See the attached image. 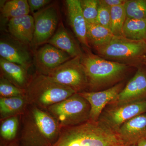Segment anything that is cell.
<instances>
[{
  "mask_svg": "<svg viewBox=\"0 0 146 146\" xmlns=\"http://www.w3.org/2000/svg\"><path fill=\"white\" fill-rule=\"evenodd\" d=\"M117 132L100 121L64 127L52 146H123Z\"/></svg>",
  "mask_w": 146,
  "mask_h": 146,
  "instance_id": "6da1fadb",
  "label": "cell"
},
{
  "mask_svg": "<svg viewBox=\"0 0 146 146\" xmlns=\"http://www.w3.org/2000/svg\"><path fill=\"white\" fill-rule=\"evenodd\" d=\"M81 56L90 92L105 90L122 82L130 70L128 65L106 60L84 48Z\"/></svg>",
  "mask_w": 146,
  "mask_h": 146,
  "instance_id": "7a4b0ae2",
  "label": "cell"
},
{
  "mask_svg": "<svg viewBox=\"0 0 146 146\" xmlns=\"http://www.w3.org/2000/svg\"><path fill=\"white\" fill-rule=\"evenodd\" d=\"M60 125L50 113L37 107L32 109L24 125L21 146H52L60 134Z\"/></svg>",
  "mask_w": 146,
  "mask_h": 146,
  "instance_id": "3957f363",
  "label": "cell"
},
{
  "mask_svg": "<svg viewBox=\"0 0 146 146\" xmlns=\"http://www.w3.org/2000/svg\"><path fill=\"white\" fill-rule=\"evenodd\" d=\"M96 50L98 55L104 59L132 68H137L145 63V40H131L123 35L114 36L107 45Z\"/></svg>",
  "mask_w": 146,
  "mask_h": 146,
  "instance_id": "277c9868",
  "label": "cell"
},
{
  "mask_svg": "<svg viewBox=\"0 0 146 146\" xmlns=\"http://www.w3.org/2000/svg\"><path fill=\"white\" fill-rule=\"evenodd\" d=\"M25 90L27 100L40 108H48L76 93L70 87L56 82L48 76L42 74L33 77Z\"/></svg>",
  "mask_w": 146,
  "mask_h": 146,
  "instance_id": "5b68a950",
  "label": "cell"
},
{
  "mask_svg": "<svg viewBox=\"0 0 146 146\" xmlns=\"http://www.w3.org/2000/svg\"><path fill=\"white\" fill-rule=\"evenodd\" d=\"M47 108L60 126L64 127L78 125L89 119L90 104L78 93Z\"/></svg>",
  "mask_w": 146,
  "mask_h": 146,
  "instance_id": "8992f818",
  "label": "cell"
},
{
  "mask_svg": "<svg viewBox=\"0 0 146 146\" xmlns=\"http://www.w3.org/2000/svg\"><path fill=\"white\" fill-rule=\"evenodd\" d=\"M48 76L58 83L70 87L76 93L88 88V78L81 56L73 58L55 68Z\"/></svg>",
  "mask_w": 146,
  "mask_h": 146,
  "instance_id": "52a82bcc",
  "label": "cell"
},
{
  "mask_svg": "<svg viewBox=\"0 0 146 146\" xmlns=\"http://www.w3.org/2000/svg\"><path fill=\"white\" fill-rule=\"evenodd\" d=\"M106 107L99 121L117 132L126 122L146 112V100L117 105H108Z\"/></svg>",
  "mask_w": 146,
  "mask_h": 146,
  "instance_id": "ba28073f",
  "label": "cell"
},
{
  "mask_svg": "<svg viewBox=\"0 0 146 146\" xmlns=\"http://www.w3.org/2000/svg\"><path fill=\"white\" fill-rule=\"evenodd\" d=\"M35 31L32 44L35 46L46 44L58 28L59 15L56 7L46 6L33 13Z\"/></svg>",
  "mask_w": 146,
  "mask_h": 146,
  "instance_id": "9c48e42d",
  "label": "cell"
},
{
  "mask_svg": "<svg viewBox=\"0 0 146 146\" xmlns=\"http://www.w3.org/2000/svg\"><path fill=\"white\" fill-rule=\"evenodd\" d=\"M137 69L133 77L108 105H117L146 100V67L144 65Z\"/></svg>",
  "mask_w": 146,
  "mask_h": 146,
  "instance_id": "30bf717a",
  "label": "cell"
},
{
  "mask_svg": "<svg viewBox=\"0 0 146 146\" xmlns=\"http://www.w3.org/2000/svg\"><path fill=\"white\" fill-rule=\"evenodd\" d=\"M123 82L105 90L95 92L84 91L78 93L90 105V121H97L107 105L115 100L124 87Z\"/></svg>",
  "mask_w": 146,
  "mask_h": 146,
  "instance_id": "8fae6325",
  "label": "cell"
},
{
  "mask_svg": "<svg viewBox=\"0 0 146 146\" xmlns=\"http://www.w3.org/2000/svg\"><path fill=\"white\" fill-rule=\"evenodd\" d=\"M72 58L67 53L47 44L35 53L33 63L41 74L47 76L50 72Z\"/></svg>",
  "mask_w": 146,
  "mask_h": 146,
  "instance_id": "7c38bea8",
  "label": "cell"
},
{
  "mask_svg": "<svg viewBox=\"0 0 146 146\" xmlns=\"http://www.w3.org/2000/svg\"><path fill=\"white\" fill-rule=\"evenodd\" d=\"M69 24L79 42L84 48H90L87 38V23L84 16L80 0L65 1Z\"/></svg>",
  "mask_w": 146,
  "mask_h": 146,
  "instance_id": "4fadbf2b",
  "label": "cell"
},
{
  "mask_svg": "<svg viewBox=\"0 0 146 146\" xmlns=\"http://www.w3.org/2000/svg\"><path fill=\"white\" fill-rule=\"evenodd\" d=\"M117 133L123 145H137L138 141L146 138V112L123 124Z\"/></svg>",
  "mask_w": 146,
  "mask_h": 146,
  "instance_id": "5bb4252c",
  "label": "cell"
},
{
  "mask_svg": "<svg viewBox=\"0 0 146 146\" xmlns=\"http://www.w3.org/2000/svg\"><path fill=\"white\" fill-rule=\"evenodd\" d=\"M8 29L11 36L21 44L32 43L35 31L33 16L29 14L11 18L9 21Z\"/></svg>",
  "mask_w": 146,
  "mask_h": 146,
  "instance_id": "9a60e30c",
  "label": "cell"
},
{
  "mask_svg": "<svg viewBox=\"0 0 146 146\" xmlns=\"http://www.w3.org/2000/svg\"><path fill=\"white\" fill-rule=\"evenodd\" d=\"M46 44L67 53L72 58L81 56L83 53L79 45L65 28L62 22L59 24L54 34Z\"/></svg>",
  "mask_w": 146,
  "mask_h": 146,
  "instance_id": "2e32d148",
  "label": "cell"
},
{
  "mask_svg": "<svg viewBox=\"0 0 146 146\" xmlns=\"http://www.w3.org/2000/svg\"><path fill=\"white\" fill-rule=\"evenodd\" d=\"M0 55L5 60L28 69L31 64L29 53L21 44L7 40L0 42Z\"/></svg>",
  "mask_w": 146,
  "mask_h": 146,
  "instance_id": "e0dca14e",
  "label": "cell"
},
{
  "mask_svg": "<svg viewBox=\"0 0 146 146\" xmlns=\"http://www.w3.org/2000/svg\"><path fill=\"white\" fill-rule=\"evenodd\" d=\"M0 66L5 78L19 88H26L28 83L26 69L1 57L0 58Z\"/></svg>",
  "mask_w": 146,
  "mask_h": 146,
  "instance_id": "ac0fdd59",
  "label": "cell"
},
{
  "mask_svg": "<svg viewBox=\"0 0 146 146\" xmlns=\"http://www.w3.org/2000/svg\"><path fill=\"white\" fill-rule=\"evenodd\" d=\"M114 36L110 29L99 24L87 23L88 43L96 50L107 45Z\"/></svg>",
  "mask_w": 146,
  "mask_h": 146,
  "instance_id": "d6986e66",
  "label": "cell"
},
{
  "mask_svg": "<svg viewBox=\"0 0 146 146\" xmlns=\"http://www.w3.org/2000/svg\"><path fill=\"white\" fill-rule=\"evenodd\" d=\"M26 100L24 96L1 98V117L2 119H7L21 112L25 108Z\"/></svg>",
  "mask_w": 146,
  "mask_h": 146,
  "instance_id": "ffe728a7",
  "label": "cell"
},
{
  "mask_svg": "<svg viewBox=\"0 0 146 146\" xmlns=\"http://www.w3.org/2000/svg\"><path fill=\"white\" fill-rule=\"evenodd\" d=\"M146 35V20L127 18L123 27V36L131 40H145Z\"/></svg>",
  "mask_w": 146,
  "mask_h": 146,
  "instance_id": "44dd1931",
  "label": "cell"
},
{
  "mask_svg": "<svg viewBox=\"0 0 146 146\" xmlns=\"http://www.w3.org/2000/svg\"><path fill=\"white\" fill-rule=\"evenodd\" d=\"M30 10L27 0H11L7 2L2 8L5 18H11L29 15Z\"/></svg>",
  "mask_w": 146,
  "mask_h": 146,
  "instance_id": "7402d4cb",
  "label": "cell"
},
{
  "mask_svg": "<svg viewBox=\"0 0 146 146\" xmlns=\"http://www.w3.org/2000/svg\"><path fill=\"white\" fill-rule=\"evenodd\" d=\"M110 30L114 36L122 35V30L127 19L124 5L110 7Z\"/></svg>",
  "mask_w": 146,
  "mask_h": 146,
  "instance_id": "603a6c76",
  "label": "cell"
},
{
  "mask_svg": "<svg viewBox=\"0 0 146 146\" xmlns=\"http://www.w3.org/2000/svg\"><path fill=\"white\" fill-rule=\"evenodd\" d=\"M19 126V120L17 117L7 118L2 123L0 128L1 138L5 142L6 146L15 141Z\"/></svg>",
  "mask_w": 146,
  "mask_h": 146,
  "instance_id": "cb8c5ba5",
  "label": "cell"
},
{
  "mask_svg": "<svg viewBox=\"0 0 146 146\" xmlns=\"http://www.w3.org/2000/svg\"><path fill=\"white\" fill-rule=\"evenodd\" d=\"M124 6L127 18L146 20V0H126Z\"/></svg>",
  "mask_w": 146,
  "mask_h": 146,
  "instance_id": "d4e9b609",
  "label": "cell"
},
{
  "mask_svg": "<svg viewBox=\"0 0 146 146\" xmlns=\"http://www.w3.org/2000/svg\"><path fill=\"white\" fill-rule=\"evenodd\" d=\"M82 9L86 23L97 24L99 0H80Z\"/></svg>",
  "mask_w": 146,
  "mask_h": 146,
  "instance_id": "484cf974",
  "label": "cell"
},
{
  "mask_svg": "<svg viewBox=\"0 0 146 146\" xmlns=\"http://www.w3.org/2000/svg\"><path fill=\"white\" fill-rule=\"evenodd\" d=\"M25 90L15 86L5 78L2 77L0 80L1 98L23 96Z\"/></svg>",
  "mask_w": 146,
  "mask_h": 146,
  "instance_id": "4316f807",
  "label": "cell"
},
{
  "mask_svg": "<svg viewBox=\"0 0 146 146\" xmlns=\"http://www.w3.org/2000/svg\"><path fill=\"white\" fill-rule=\"evenodd\" d=\"M110 7L106 4L103 0H99L97 24L110 29Z\"/></svg>",
  "mask_w": 146,
  "mask_h": 146,
  "instance_id": "83f0119b",
  "label": "cell"
},
{
  "mask_svg": "<svg viewBox=\"0 0 146 146\" xmlns=\"http://www.w3.org/2000/svg\"><path fill=\"white\" fill-rule=\"evenodd\" d=\"M28 3L30 10L34 13L36 11H39L46 7L51 2L50 0H28Z\"/></svg>",
  "mask_w": 146,
  "mask_h": 146,
  "instance_id": "f1b7e54d",
  "label": "cell"
},
{
  "mask_svg": "<svg viewBox=\"0 0 146 146\" xmlns=\"http://www.w3.org/2000/svg\"><path fill=\"white\" fill-rule=\"evenodd\" d=\"M104 2L109 7L124 5L126 0H103Z\"/></svg>",
  "mask_w": 146,
  "mask_h": 146,
  "instance_id": "f546056e",
  "label": "cell"
},
{
  "mask_svg": "<svg viewBox=\"0 0 146 146\" xmlns=\"http://www.w3.org/2000/svg\"><path fill=\"white\" fill-rule=\"evenodd\" d=\"M137 146H146V138L141 139L138 141L137 144Z\"/></svg>",
  "mask_w": 146,
  "mask_h": 146,
  "instance_id": "4dcf8cb0",
  "label": "cell"
},
{
  "mask_svg": "<svg viewBox=\"0 0 146 146\" xmlns=\"http://www.w3.org/2000/svg\"><path fill=\"white\" fill-rule=\"evenodd\" d=\"M6 146H21L19 141H14Z\"/></svg>",
  "mask_w": 146,
  "mask_h": 146,
  "instance_id": "1f68e13d",
  "label": "cell"
},
{
  "mask_svg": "<svg viewBox=\"0 0 146 146\" xmlns=\"http://www.w3.org/2000/svg\"><path fill=\"white\" fill-rule=\"evenodd\" d=\"M123 146H137V145H123Z\"/></svg>",
  "mask_w": 146,
  "mask_h": 146,
  "instance_id": "d6a6232c",
  "label": "cell"
},
{
  "mask_svg": "<svg viewBox=\"0 0 146 146\" xmlns=\"http://www.w3.org/2000/svg\"><path fill=\"white\" fill-rule=\"evenodd\" d=\"M145 67H146V60L145 61Z\"/></svg>",
  "mask_w": 146,
  "mask_h": 146,
  "instance_id": "836d02e7",
  "label": "cell"
},
{
  "mask_svg": "<svg viewBox=\"0 0 146 146\" xmlns=\"http://www.w3.org/2000/svg\"><path fill=\"white\" fill-rule=\"evenodd\" d=\"M145 41H146V35L145 38Z\"/></svg>",
  "mask_w": 146,
  "mask_h": 146,
  "instance_id": "e575fe53",
  "label": "cell"
}]
</instances>
